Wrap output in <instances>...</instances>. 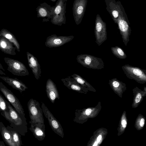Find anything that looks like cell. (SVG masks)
Instances as JSON below:
<instances>
[{
	"mask_svg": "<svg viewBox=\"0 0 146 146\" xmlns=\"http://www.w3.org/2000/svg\"><path fill=\"white\" fill-rule=\"evenodd\" d=\"M9 111V112H1V114L10 123V126L22 136L27 132V123L25 114L18 113L7 102Z\"/></svg>",
	"mask_w": 146,
	"mask_h": 146,
	"instance_id": "obj_1",
	"label": "cell"
},
{
	"mask_svg": "<svg viewBox=\"0 0 146 146\" xmlns=\"http://www.w3.org/2000/svg\"><path fill=\"white\" fill-rule=\"evenodd\" d=\"M76 60L79 63L87 68L100 70L104 68V64L102 60L94 56L81 54L77 56Z\"/></svg>",
	"mask_w": 146,
	"mask_h": 146,
	"instance_id": "obj_2",
	"label": "cell"
},
{
	"mask_svg": "<svg viewBox=\"0 0 146 146\" xmlns=\"http://www.w3.org/2000/svg\"><path fill=\"white\" fill-rule=\"evenodd\" d=\"M3 59L8 66L7 70L13 75L19 76L29 75L27 69L23 63L8 57H4Z\"/></svg>",
	"mask_w": 146,
	"mask_h": 146,
	"instance_id": "obj_3",
	"label": "cell"
},
{
	"mask_svg": "<svg viewBox=\"0 0 146 146\" xmlns=\"http://www.w3.org/2000/svg\"><path fill=\"white\" fill-rule=\"evenodd\" d=\"M122 68L127 77L134 79L139 83L146 81V70L139 67L133 66L128 64L122 66Z\"/></svg>",
	"mask_w": 146,
	"mask_h": 146,
	"instance_id": "obj_4",
	"label": "cell"
},
{
	"mask_svg": "<svg viewBox=\"0 0 146 146\" xmlns=\"http://www.w3.org/2000/svg\"><path fill=\"white\" fill-rule=\"evenodd\" d=\"M27 107L31 121L44 123L43 112L38 101L31 99L27 103Z\"/></svg>",
	"mask_w": 146,
	"mask_h": 146,
	"instance_id": "obj_5",
	"label": "cell"
},
{
	"mask_svg": "<svg viewBox=\"0 0 146 146\" xmlns=\"http://www.w3.org/2000/svg\"><path fill=\"white\" fill-rule=\"evenodd\" d=\"M41 107L52 130L55 133L63 138L64 134L63 129L61 124L43 102L42 103Z\"/></svg>",
	"mask_w": 146,
	"mask_h": 146,
	"instance_id": "obj_6",
	"label": "cell"
},
{
	"mask_svg": "<svg viewBox=\"0 0 146 146\" xmlns=\"http://www.w3.org/2000/svg\"><path fill=\"white\" fill-rule=\"evenodd\" d=\"M0 90L10 104L19 113L25 114L23 107L18 99L3 83L0 82Z\"/></svg>",
	"mask_w": 146,
	"mask_h": 146,
	"instance_id": "obj_7",
	"label": "cell"
},
{
	"mask_svg": "<svg viewBox=\"0 0 146 146\" xmlns=\"http://www.w3.org/2000/svg\"><path fill=\"white\" fill-rule=\"evenodd\" d=\"M74 36H57L53 35L48 36L45 42L46 47L49 48L56 47L63 45L72 40Z\"/></svg>",
	"mask_w": 146,
	"mask_h": 146,
	"instance_id": "obj_8",
	"label": "cell"
},
{
	"mask_svg": "<svg viewBox=\"0 0 146 146\" xmlns=\"http://www.w3.org/2000/svg\"><path fill=\"white\" fill-rule=\"evenodd\" d=\"M96 42L99 46L101 45L107 38V33L105 24L98 21L96 23L95 29Z\"/></svg>",
	"mask_w": 146,
	"mask_h": 146,
	"instance_id": "obj_9",
	"label": "cell"
},
{
	"mask_svg": "<svg viewBox=\"0 0 146 146\" xmlns=\"http://www.w3.org/2000/svg\"><path fill=\"white\" fill-rule=\"evenodd\" d=\"M29 122L31 124L29 129L35 137L39 141L43 140L46 136L44 123L40 122H33L31 121Z\"/></svg>",
	"mask_w": 146,
	"mask_h": 146,
	"instance_id": "obj_10",
	"label": "cell"
},
{
	"mask_svg": "<svg viewBox=\"0 0 146 146\" xmlns=\"http://www.w3.org/2000/svg\"><path fill=\"white\" fill-rule=\"evenodd\" d=\"M27 55L29 67L31 69L35 78L36 80L39 79L41 72L40 66L37 59L28 52H27Z\"/></svg>",
	"mask_w": 146,
	"mask_h": 146,
	"instance_id": "obj_11",
	"label": "cell"
},
{
	"mask_svg": "<svg viewBox=\"0 0 146 146\" xmlns=\"http://www.w3.org/2000/svg\"><path fill=\"white\" fill-rule=\"evenodd\" d=\"M46 91L48 98L52 103H54L56 99H59V94L56 85L50 79H48L46 82Z\"/></svg>",
	"mask_w": 146,
	"mask_h": 146,
	"instance_id": "obj_12",
	"label": "cell"
},
{
	"mask_svg": "<svg viewBox=\"0 0 146 146\" xmlns=\"http://www.w3.org/2000/svg\"><path fill=\"white\" fill-rule=\"evenodd\" d=\"M0 78L13 88L19 90L21 93L28 89L27 87L23 82L16 78L0 76Z\"/></svg>",
	"mask_w": 146,
	"mask_h": 146,
	"instance_id": "obj_13",
	"label": "cell"
},
{
	"mask_svg": "<svg viewBox=\"0 0 146 146\" xmlns=\"http://www.w3.org/2000/svg\"><path fill=\"white\" fill-rule=\"evenodd\" d=\"M64 85L69 89L79 93L85 92L86 89L83 88L72 77L69 76L61 79Z\"/></svg>",
	"mask_w": 146,
	"mask_h": 146,
	"instance_id": "obj_14",
	"label": "cell"
},
{
	"mask_svg": "<svg viewBox=\"0 0 146 146\" xmlns=\"http://www.w3.org/2000/svg\"><path fill=\"white\" fill-rule=\"evenodd\" d=\"M15 46L6 38L0 36V50L5 54L15 55L16 54Z\"/></svg>",
	"mask_w": 146,
	"mask_h": 146,
	"instance_id": "obj_15",
	"label": "cell"
},
{
	"mask_svg": "<svg viewBox=\"0 0 146 146\" xmlns=\"http://www.w3.org/2000/svg\"><path fill=\"white\" fill-rule=\"evenodd\" d=\"M0 131L2 137L5 143L9 146H15L9 131L2 122L0 121Z\"/></svg>",
	"mask_w": 146,
	"mask_h": 146,
	"instance_id": "obj_16",
	"label": "cell"
},
{
	"mask_svg": "<svg viewBox=\"0 0 146 146\" xmlns=\"http://www.w3.org/2000/svg\"><path fill=\"white\" fill-rule=\"evenodd\" d=\"M3 36L6 38L12 43L16 48L17 51H20V45L15 37L9 32L2 30L0 32V36Z\"/></svg>",
	"mask_w": 146,
	"mask_h": 146,
	"instance_id": "obj_17",
	"label": "cell"
},
{
	"mask_svg": "<svg viewBox=\"0 0 146 146\" xmlns=\"http://www.w3.org/2000/svg\"><path fill=\"white\" fill-rule=\"evenodd\" d=\"M6 127L10 133L12 140L15 146H21L23 144L21 139V135L10 125H7Z\"/></svg>",
	"mask_w": 146,
	"mask_h": 146,
	"instance_id": "obj_18",
	"label": "cell"
},
{
	"mask_svg": "<svg viewBox=\"0 0 146 146\" xmlns=\"http://www.w3.org/2000/svg\"><path fill=\"white\" fill-rule=\"evenodd\" d=\"M111 49L113 54L117 58L121 59L126 58L127 55L124 51L118 46L112 47Z\"/></svg>",
	"mask_w": 146,
	"mask_h": 146,
	"instance_id": "obj_19",
	"label": "cell"
},
{
	"mask_svg": "<svg viewBox=\"0 0 146 146\" xmlns=\"http://www.w3.org/2000/svg\"><path fill=\"white\" fill-rule=\"evenodd\" d=\"M71 76L85 89L91 87L90 84L86 81L79 75L74 73Z\"/></svg>",
	"mask_w": 146,
	"mask_h": 146,
	"instance_id": "obj_20",
	"label": "cell"
},
{
	"mask_svg": "<svg viewBox=\"0 0 146 146\" xmlns=\"http://www.w3.org/2000/svg\"><path fill=\"white\" fill-rule=\"evenodd\" d=\"M7 102L0 94V112H1L5 113L9 111V110Z\"/></svg>",
	"mask_w": 146,
	"mask_h": 146,
	"instance_id": "obj_21",
	"label": "cell"
},
{
	"mask_svg": "<svg viewBox=\"0 0 146 146\" xmlns=\"http://www.w3.org/2000/svg\"><path fill=\"white\" fill-rule=\"evenodd\" d=\"M141 98V95L140 93H138L135 97V102L136 103L139 102Z\"/></svg>",
	"mask_w": 146,
	"mask_h": 146,
	"instance_id": "obj_22",
	"label": "cell"
},
{
	"mask_svg": "<svg viewBox=\"0 0 146 146\" xmlns=\"http://www.w3.org/2000/svg\"><path fill=\"white\" fill-rule=\"evenodd\" d=\"M39 12L40 15L42 17L45 16L46 15V12L44 9L41 8L39 9Z\"/></svg>",
	"mask_w": 146,
	"mask_h": 146,
	"instance_id": "obj_23",
	"label": "cell"
},
{
	"mask_svg": "<svg viewBox=\"0 0 146 146\" xmlns=\"http://www.w3.org/2000/svg\"><path fill=\"white\" fill-rule=\"evenodd\" d=\"M83 8L82 7L80 6L77 9V13L78 14H81L83 11Z\"/></svg>",
	"mask_w": 146,
	"mask_h": 146,
	"instance_id": "obj_24",
	"label": "cell"
},
{
	"mask_svg": "<svg viewBox=\"0 0 146 146\" xmlns=\"http://www.w3.org/2000/svg\"><path fill=\"white\" fill-rule=\"evenodd\" d=\"M61 10V7L60 6H58L55 9V11L56 14H58L60 13Z\"/></svg>",
	"mask_w": 146,
	"mask_h": 146,
	"instance_id": "obj_25",
	"label": "cell"
},
{
	"mask_svg": "<svg viewBox=\"0 0 146 146\" xmlns=\"http://www.w3.org/2000/svg\"><path fill=\"white\" fill-rule=\"evenodd\" d=\"M121 124L123 127L124 128H125L127 125V122L125 119H123L121 121Z\"/></svg>",
	"mask_w": 146,
	"mask_h": 146,
	"instance_id": "obj_26",
	"label": "cell"
},
{
	"mask_svg": "<svg viewBox=\"0 0 146 146\" xmlns=\"http://www.w3.org/2000/svg\"><path fill=\"white\" fill-rule=\"evenodd\" d=\"M112 14L113 16L115 18H117L118 16V13L116 11L114 10L112 12Z\"/></svg>",
	"mask_w": 146,
	"mask_h": 146,
	"instance_id": "obj_27",
	"label": "cell"
},
{
	"mask_svg": "<svg viewBox=\"0 0 146 146\" xmlns=\"http://www.w3.org/2000/svg\"><path fill=\"white\" fill-rule=\"evenodd\" d=\"M145 124V119L144 118H142L140 120V127H143Z\"/></svg>",
	"mask_w": 146,
	"mask_h": 146,
	"instance_id": "obj_28",
	"label": "cell"
},
{
	"mask_svg": "<svg viewBox=\"0 0 146 146\" xmlns=\"http://www.w3.org/2000/svg\"><path fill=\"white\" fill-rule=\"evenodd\" d=\"M102 135H99L97 139V141L98 143H99L101 140L102 139Z\"/></svg>",
	"mask_w": 146,
	"mask_h": 146,
	"instance_id": "obj_29",
	"label": "cell"
},
{
	"mask_svg": "<svg viewBox=\"0 0 146 146\" xmlns=\"http://www.w3.org/2000/svg\"><path fill=\"white\" fill-rule=\"evenodd\" d=\"M0 74L5 75L6 74L4 73L0 69Z\"/></svg>",
	"mask_w": 146,
	"mask_h": 146,
	"instance_id": "obj_30",
	"label": "cell"
},
{
	"mask_svg": "<svg viewBox=\"0 0 146 146\" xmlns=\"http://www.w3.org/2000/svg\"><path fill=\"white\" fill-rule=\"evenodd\" d=\"M0 69H1V70H2L4 71H5V70L3 68L2 65L0 63Z\"/></svg>",
	"mask_w": 146,
	"mask_h": 146,
	"instance_id": "obj_31",
	"label": "cell"
},
{
	"mask_svg": "<svg viewBox=\"0 0 146 146\" xmlns=\"http://www.w3.org/2000/svg\"><path fill=\"white\" fill-rule=\"evenodd\" d=\"M0 146H5L4 143L3 141H0Z\"/></svg>",
	"mask_w": 146,
	"mask_h": 146,
	"instance_id": "obj_32",
	"label": "cell"
},
{
	"mask_svg": "<svg viewBox=\"0 0 146 146\" xmlns=\"http://www.w3.org/2000/svg\"><path fill=\"white\" fill-rule=\"evenodd\" d=\"M98 142L96 141L95 142V143H94V144L93 145V146H97L98 145Z\"/></svg>",
	"mask_w": 146,
	"mask_h": 146,
	"instance_id": "obj_33",
	"label": "cell"
}]
</instances>
